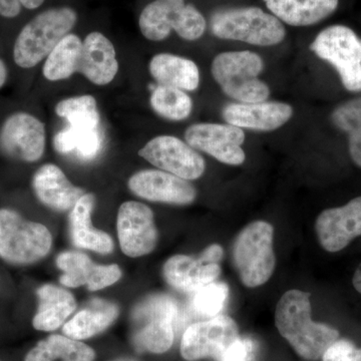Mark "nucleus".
Listing matches in <instances>:
<instances>
[{
    "label": "nucleus",
    "instance_id": "obj_24",
    "mask_svg": "<svg viewBox=\"0 0 361 361\" xmlns=\"http://www.w3.org/2000/svg\"><path fill=\"white\" fill-rule=\"evenodd\" d=\"M149 73L161 85L193 92L200 85V71L191 59L172 54H156L149 61Z\"/></svg>",
    "mask_w": 361,
    "mask_h": 361
},
{
    "label": "nucleus",
    "instance_id": "obj_9",
    "mask_svg": "<svg viewBox=\"0 0 361 361\" xmlns=\"http://www.w3.org/2000/svg\"><path fill=\"white\" fill-rule=\"evenodd\" d=\"M310 49L336 68L346 90L360 92L361 39L353 30L344 25L329 26L315 37Z\"/></svg>",
    "mask_w": 361,
    "mask_h": 361
},
{
    "label": "nucleus",
    "instance_id": "obj_36",
    "mask_svg": "<svg viewBox=\"0 0 361 361\" xmlns=\"http://www.w3.org/2000/svg\"><path fill=\"white\" fill-rule=\"evenodd\" d=\"M223 255H224V252L219 244H213V245L207 247L205 250L200 254L201 257L207 262L216 263V264H219Z\"/></svg>",
    "mask_w": 361,
    "mask_h": 361
},
{
    "label": "nucleus",
    "instance_id": "obj_29",
    "mask_svg": "<svg viewBox=\"0 0 361 361\" xmlns=\"http://www.w3.org/2000/svg\"><path fill=\"white\" fill-rule=\"evenodd\" d=\"M54 148L61 155H75L84 161L94 160L102 149L99 129L68 127L54 135Z\"/></svg>",
    "mask_w": 361,
    "mask_h": 361
},
{
    "label": "nucleus",
    "instance_id": "obj_27",
    "mask_svg": "<svg viewBox=\"0 0 361 361\" xmlns=\"http://www.w3.org/2000/svg\"><path fill=\"white\" fill-rule=\"evenodd\" d=\"M96 353L87 344L68 336H51L39 341L25 361H94Z\"/></svg>",
    "mask_w": 361,
    "mask_h": 361
},
{
    "label": "nucleus",
    "instance_id": "obj_18",
    "mask_svg": "<svg viewBox=\"0 0 361 361\" xmlns=\"http://www.w3.org/2000/svg\"><path fill=\"white\" fill-rule=\"evenodd\" d=\"M293 109L281 102H261L251 104H231L223 110L227 123L240 129L271 132L281 128L290 120Z\"/></svg>",
    "mask_w": 361,
    "mask_h": 361
},
{
    "label": "nucleus",
    "instance_id": "obj_15",
    "mask_svg": "<svg viewBox=\"0 0 361 361\" xmlns=\"http://www.w3.org/2000/svg\"><path fill=\"white\" fill-rule=\"evenodd\" d=\"M128 186L140 198L172 205H190L197 197L189 180L161 170L140 171L130 178Z\"/></svg>",
    "mask_w": 361,
    "mask_h": 361
},
{
    "label": "nucleus",
    "instance_id": "obj_35",
    "mask_svg": "<svg viewBox=\"0 0 361 361\" xmlns=\"http://www.w3.org/2000/svg\"><path fill=\"white\" fill-rule=\"evenodd\" d=\"M356 348L351 342L337 341L326 349L322 355L323 361H353Z\"/></svg>",
    "mask_w": 361,
    "mask_h": 361
},
{
    "label": "nucleus",
    "instance_id": "obj_30",
    "mask_svg": "<svg viewBox=\"0 0 361 361\" xmlns=\"http://www.w3.org/2000/svg\"><path fill=\"white\" fill-rule=\"evenodd\" d=\"M149 104L157 115L174 122L186 120L193 111V101L185 90L159 85L152 92Z\"/></svg>",
    "mask_w": 361,
    "mask_h": 361
},
{
    "label": "nucleus",
    "instance_id": "obj_41",
    "mask_svg": "<svg viewBox=\"0 0 361 361\" xmlns=\"http://www.w3.org/2000/svg\"><path fill=\"white\" fill-rule=\"evenodd\" d=\"M114 361H137L134 360H130V358H122V360H116Z\"/></svg>",
    "mask_w": 361,
    "mask_h": 361
},
{
    "label": "nucleus",
    "instance_id": "obj_38",
    "mask_svg": "<svg viewBox=\"0 0 361 361\" xmlns=\"http://www.w3.org/2000/svg\"><path fill=\"white\" fill-rule=\"evenodd\" d=\"M7 78H8V68H7L6 61L0 59V90L6 85Z\"/></svg>",
    "mask_w": 361,
    "mask_h": 361
},
{
    "label": "nucleus",
    "instance_id": "obj_21",
    "mask_svg": "<svg viewBox=\"0 0 361 361\" xmlns=\"http://www.w3.org/2000/svg\"><path fill=\"white\" fill-rule=\"evenodd\" d=\"M167 283L176 290L193 293L215 282L221 275V267L209 263L200 255H175L168 259L163 268Z\"/></svg>",
    "mask_w": 361,
    "mask_h": 361
},
{
    "label": "nucleus",
    "instance_id": "obj_20",
    "mask_svg": "<svg viewBox=\"0 0 361 361\" xmlns=\"http://www.w3.org/2000/svg\"><path fill=\"white\" fill-rule=\"evenodd\" d=\"M32 189L40 203L58 212L71 210L85 194L54 164H45L35 173Z\"/></svg>",
    "mask_w": 361,
    "mask_h": 361
},
{
    "label": "nucleus",
    "instance_id": "obj_25",
    "mask_svg": "<svg viewBox=\"0 0 361 361\" xmlns=\"http://www.w3.org/2000/svg\"><path fill=\"white\" fill-rule=\"evenodd\" d=\"M278 20L292 26L316 25L331 16L339 0H263Z\"/></svg>",
    "mask_w": 361,
    "mask_h": 361
},
{
    "label": "nucleus",
    "instance_id": "obj_16",
    "mask_svg": "<svg viewBox=\"0 0 361 361\" xmlns=\"http://www.w3.org/2000/svg\"><path fill=\"white\" fill-rule=\"evenodd\" d=\"M316 234L320 245L329 252H338L361 236V197L346 205L326 209L315 222Z\"/></svg>",
    "mask_w": 361,
    "mask_h": 361
},
{
    "label": "nucleus",
    "instance_id": "obj_40",
    "mask_svg": "<svg viewBox=\"0 0 361 361\" xmlns=\"http://www.w3.org/2000/svg\"><path fill=\"white\" fill-rule=\"evenodd\" d=\"M353 361H361V349H356Z\"/></svg>",
    "mask_w": 361,
    "mask_h": 361
},
{
    "label": "nucleus",
    "instance_id": "obj_2",
    "mask_svg": "<svg viewBox=\"0 0 361 361\" xmlns=\"http://www.w3.org/2000/svg\"><path fill=\"white\" fill-rule=\"evenodd\" d=\"M77 23V11L68 6L49 8L37 14L16 37L13 49L14 63L23 70L39 66Z\"/></svg>",
    "mask_w": 361,
    "mask_h": 361
},
{
    "label": "nucleus",
    "instance_id": "obj_1",
    "mask_svg": "<svg viewBox=\"0 0 361 361\" xmlns=\"http://www.w3.org/2000/svg\"><path fill=\"white\" fill-rule=\"evenodd\" d=\"M278 331L301 357L317 360L338 339L339 334L311 319L310 293L292 289L285 292L275 311Z\"/></svg>",
    "mask_w": 361,
    "mask_h": 361
},
{
    "label": "nucleus",
    "instance_id": "obj_8",
    "mask_svg": "<svg viewBox=\"0 0 361 361\" xmlns=\"http://www.w3.org/2000/svg\"><path fill=\"white\" fill-rule=\"evenodd\" d=\"M177 302L166 294H153L142 299L132 312L133 341L140 351L164 353L174 342Z\"/></svg>",
    "mask_w": 361,
    "mask_h": 361
},
{
    "label": "nucleus",
    "instance_id": "obj_12",
    "mask_svg": "<svg viewBox=\"0 0 361 361\" xmlns=\"http://www.w3.org/2000/svg\"><path fill=\"white\" fill-rule=\"evenodd\" d=\"M185 140L196 151L204 152L227 165L239 166L245 161L242 145L243 130L230 123H201L190 126Z\"/></svg>",
    "mask_w": 361,
    "mask_h": 361
},
{
    "label": "nucleus",
    "instance_id": "obj_26",
    "mask_svg": "<svg viewBox=\"0 0 361 361\" xmlns=\"http://www.w3.org/2000/svg\"><path fill=\"white\" fill-rule=\"evenodd\" d=\"M118 312L116 304L103 299H92L84 310L63 325V334L75 341L90 338L110 327L118 318Z\"/></svg>",
    "mask_w": 361,
    "mask_h": 361
},
{
    "label": "nucleus",
    "instance_id": "obj_31",
    "mask_svg": "<svg viewBox=\"0 0 361 361\" xmlns=\"http://www.w3.org/2000/svg\"><path fill=\"white\" fill-rule=\"evenodd\" d=\"M56 114L78 129H99L101 123L96 99L90 94L63 99L56 104Z\"/></svg>",
    "mask_w": 361,
    "mask_h": 361
},
{
    "label": "nucleus",
    "instance_id": "obj_13",
    "mask_svg": "<svg viewBox=\"0 0 361 361\" xmlns=\"http://www.w3.org/2000/svg\"><path fill=\"white\" fill-rule=\"evenodd\" d=\"M238 337L236 322L229 316L218 315L188 327L180 341V355L189 361L205 357L217 360Z\"/></svg>",
    "mask_w": 361,
    "mask_h": 361
},
{
    "label": "nucleus",
    "instance_id": "obj_14",
    "mask_svg": "<svg viewBox=\"0 0 361 361\" xmlns=\"http://www.w3.org/2000/svg\"><path fill=\"white\" fill-rule=\"evenodd\" d=\"M116 227L121 249L126 255L141 257L155 250L159 234L149 206L141 202H125L118 209Z\"/></svg>",
    "mask_w": 361,
    "mask_h": 361
},
{
    "label": "nucleus",
    "instance_id": "obj_42",
    "mask_svg": "<svg viewBox=\"0 0 361 361\" xmlns=\"http://www.w3.org/2000/svg\"><path fill=\"white\" fill-rule=\"evenodd\" d=\"M0 361H1V360H0Z\"/></svg>",
    "mask_w": 361,
    "mask_h": 361
},
{
    "label": "nucleus",
    "instance_id": "obj_10",
    "mask_svg": "<svg viewBox=\"0 0 361 361\" xmlns=\"http://www.w3.org/2000/svg\"><path fill=\"white\" fill-rule=\"evenodd\" d=\"M47 145L44 123L27 111H16L0 126V153L23 163H35Z\"/></svg>",
    "mask_w": 361,
    "mask_h": 361
},
{
    "label": "nucleus",
    "instance_id": "obj_37",
    "mask_svg": "<svg viewBox=\"0 0 361 361\" xmlns=\"http://www.w3.org/2000/svg\"><path fill=\"white\" fill-rule=\"evenodd\" d=\"M18 1L23 8L35 11V9L39 8L44 4L45 0H18Z\"/></svg>",
    "mask_w": 361,
    "mask_h": 361
},
{
    "label": "nucleus",
    "instance_id": "obj_32",
    "mask_svg": "<svg viewBox=\"0 0 361 361\" xmlns=\"http://www.w3.org/2000/svg\"><path fill=\"white\" fill-rule=\"evenodd\" d=\"M331 121L339 130L348 133L351 159L361 167V97L337 106Z\"/></svg>",
    "mask_w": 361,
    "mask_h": 361
},
{
    "label": "nucleus",
    "instance_id": "obj_39",
    "mask_svg": "<svg viewBox=\"0 0 361 361\" xmlns=\"http://www.w3.org/2000/svg\"><path fill=\"white\" fill-rule=\"evenodd\" d=\"M353 286L356 291L360 292L361 294V264L358 266L357 269L355 270V275L353 278Z\"/></svg>",
    "mask_w": 361,
    "mask_h": 361
},
{
    "label": "nucleus",
    "instance_id": "obj_28",
    "mask_svg": "<svg viewBox=\"0 0 361 361\" xmlns=\"http://www.w3.org/2000/svg\"><path fill=\"white\" fill-rule=\"evenodd\" d=\"M82 42L75 33H68L45 59L42 75L49 82L68 80L78 71Z\"/></svg>",
    "mask_w": 361,
    "mask_h": 361
},
{
    "label": "nucleus",
    "instance_id": "obj_23",
    "mask_svg": "<svg viewBox=\"0 0 361 361\" xmlns=\"http://www.w3.org/2000/svg\"><path fill=\"white\" fill-rule=\"evenodd\" d=\"M39 306L32 325L39 331L59 329L77 310V301L70 291L52 284H45L37 290Z\"/></svg>",
    "mask_w": 361,
    "mask_h": 361
},
{
    "label": "nucleus",
    "instance_id": "obj_34",
    "mask_svg": "<svg viewBox=\"0 0 361 361\" xmlns=\"http://www.w3.org/2000/svg\"><path fill=\"white\" fill-rule=\"evenodd\" d=\"M255 353V344L249 338L238 337L225 349L216 361H252Z\"/></svg>",
    "mask_w": 361,
    "mask_h": 361
},
{
    "label": "nucleus",
    "instance_id": "obj_6",
    "mask_svg": "<svg viewBox=\"0 0 361 361\" xmlns=\"http://www.w3.org/2000/svg\"><path fill=\"white\" fill-rule=\"evenodd\" d=\"M52 246L49 230L27 221L9 208L0 209V258L9 264L28 265L49 255Z\"/></svg>",
    "mask_w": 361,
    "mask_h": 361
},
{
    "label": "nucleus",
    "instance_id": "obj_3",
    "mask_svg": "<svg viewBox=\"0 0 361 361\" xmlns=\"http://www.w3.org/2000/svg\"><path fill=\"white\" fill-rule=\"evenodd\" d=\"M264 68L263 59L250 51H227L214 59L211 71L214 80L228 97L240 103L265 102L270 89L259 80Z\"/></svg>",
    "mask_w": 361,
    "mask_h": 361
},
{
    "label": "nucleus",
    "instance_id": "obj_7",
    "mask_svg": "<svg viewBox=\"0 0 361 361\" xmlns=\"http://www.w3.org/2000/svg\"><path fill=\"white\" fill-rule=\"evenodd\" d=\"M139 27L147 39L161 42L172 30L183 39L194 42L206 32L203 14L185 0H154L142 9Z\"/></svg>",
    "mask_w": 361,
    "mask_h": 361
},
{
    "label": "nucleus",
    "instance_id": "obj_5",
    "mask_svg": "<svg viewBox=\"0 0 361 361\" xmlns=\"http://www.w3.org/2000/svg\"><path fill=\"white\" fill-rule=\"evenodd\" d=\"M274 229L265 221L246 226L233 244V262L242 283L249 288L266 283L274 272Z\"/></svg>",
    "mask_w": 361,
    "mask_h": 361
},
{
    "label": "nucleus",
    "instance_id": "obj_4",
    "mask_svg": "<svg viewBox=\"0 0 361 361\" xmlns=\"http://www.w3.org/2000/svg\"><path fill=\"white\" fill-rule=\"evenodd\" d=\"M211 30L221 39L271 47L283 42L286 30L282 21L259 7L220 9L211 18Z\"/></svg>",
    "mask_w": 361,
    "mask_h": 361
},
{
    "label": "nucleus",
    "instance_id": "obj_33",
    "mask_svg": "<svg viewBox=\"0 0 361 361\" xmlns=\"http://www.w3.org/2000/svg\"><path fill=\"white\" fill-rule=\"evenodd\" d=\"M192 310L203 317L213 318L219 315L229 295V287L222 282H213L194 292Z\"/></svg>",
    "mask_w": 361,
    "mask_h": 361
},
{
    "label": "nucleus",
    "instance_id": "obj_17",
    "mask_svg": "<svg viewBox=\"0 0 361 361\" xmlns=\"http://www.w3.org/2000/svg\"><path fill=\"white\" fill-rule=\"evenodd\" d=\"M56 266L63 271L61 283L68 288L87 285L90 291L101 290L115 284L122 277L116 264L99 265L82 252L68 251L59 254Z\"/></svg>",
    "mask_w": 361,
    "mask_h": 361
},
{
    "label": "nucleus",
    "instance_id": "obj_19",
    "mask_svg": "<svg viewBox=\"0 0 361 361\" xmlns=\"http://www.w3.org/2000/svg\"><path fill=\"white\" fill-rule=\"evenodd\" d=\"M118 71V61L111 40L102 32L89 33L82 42L78 73L92 84L103 87L113 82Z\"/></svg>",
    "mask_w": 361,
    "mask_h": 361
},
{
    "label": "nucleus",
    "instance_id": "obj_22",
    "mask_svg": "<svg viewBox=\"0 0 361 361\" xmlns=\"http://www.w3.org/2000/svg\"><path fill=\"white\" fill-rule=\"evenodd\" d=\"M94 195L85 193L70 214V235L73 245L80 249L110 254L114 251L113 238L108 233L92 227V212L94 207Z\"/></svg>",
    "mask_w": 361,
    "mask_h": 361
},
{
    "label": "nucleus",
    "instance_id": "obj_11",
    "mask_svg": "<svg viewBox=\"0 0 361 361\" xmlns=\"http://www.w3.org/2000/svg\"><path fill=\"white\" fill-rule=\"evenodd\" d=\"M139 156L165 172L187 180L203 176L206 164L203 157L174 135H158L140 149Z\"/></svg>",
    "mask_w": 361,
    "mask_h": 361
}]
</instances>
